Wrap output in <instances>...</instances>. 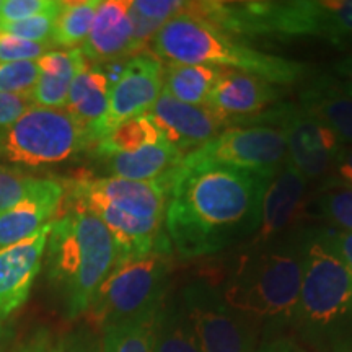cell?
<instances>
[{"label": "cell", "instance_id": "cell-1", "mask_svg": "<svg viewBox=\"0 0 352 352\" xmlns=\"http://www.w3.org/2000/svg\"><path fill=\"white\" fill-rule=\"evenodd\" d=\"M270 182L250 171L179 165L165 214L173 252L183 259L210 256L256 235Z\"/></svg>", "mask_w": 352, "mask_h": 352}, {"label": "cell", "instance_id": "cell-2", "mask_svg": "<svg viewBox=\"0 0 352 352\" xmlns=\"http://www.w3.org/2000/svg\"><path fill=\"white\" fill-rule=\"evenodd\" d=\"M308 232L287 233L250 245L220 287L228 305L253 318L264 331L289 327L300 296Z\"/></svg>", "mask_w": 352, "mask_h": 352}, {"label": "cell", "instance_id": "cell-3", "mask_svg": "<svg viewBox=\"0 0 352 352\" xmlns=\"http://www.w3.org/2000/svg\"><path fill=\"white\" fill-rule=\"evenodd\" d=\"M175 173L176 170L152 182L114 176L78 178L70 184L69 202L88 209L107 226L120 250V261L152 252H173L165 214Z\"/></svg>", "mask_w": 352, "mask_h": 352}, {"label": "cell", "instance_id": "cell-4", "mask_svg": "<svg viewBox=\"0 0 352 352\" xmlns=\"http://www.w3.org/2000/svg\"><path fill=\"white\" fill-rule=\"evenodd\" d=\"M182 13L235 38H320L334 47L352 38V0H201L184 3Z\"/></svg>", "mask_w": 352, "mask_h": 352}, {"label": "cell", "instance_id": "cell-5", "mask_svg": "<svg viewBox=\"0 0 352 352\" xmlns=\"http://www.w3.org/2000/svg\"><path fill=\"white\" fill-rule=\"evenodd\" d=\"M47 279L70 320L85 315L95 294L120 261L116 241L101 220L82 206L70 204L52 220L46 252Z\"/></svg>", "mask_w": 352, "mask_h": 352}, {"label": "cell", "instance_id": "cell-6", "mask_svg": "<svg viewBox=\"0 0 352 352\" xmlns=\"http://www.w3.org/2000/svg\"><path fill=\"white\" fill-rule=\"evenodd\" d=\"M151 52L162 63L210 65L252 74L272 85H290L308 76V65L258 51L208 21L179 13L158 30Z\"/></svg>", "mask_w": 352, "mask_h": 352}, {"label": "cell", "instance_id": "cell-7", "mask_svg": "<svg viewBox=\"0 0 352 352\" xmlns=\"http://www.w3.org/2000/svg\"><path fill=\"white\" fill-rule=\"evenodd\" d=\"M290 328L314 352H352V272L308 230L305 270Z\"/></svg>", "mask_w": 352, "mask_h": 352}, {"label": "cell", "instance_id": "cell-8", "mask_svg": "<svg viewBox=\"0 0 352 352\" xmlns=\"http://www.w3.org/2000/svg\"><path fill=\"white\" fill-rule=\"evenodd\" d=\"M173 252L121 259L95 294L87 316L100 329L157 314L170 290Z\"/></svg>", "mask_w": 352, "mask_h": 352}, {"label": "cell", "instance_id": "cell-9", "mask_svg": "<svg viewBox=\"0 0 352 352\" xmlns=\"http://www.w3.org/2000/svg\"><path fill=\"white\" fill-rule=\"evenodd\" d=\"M87 147L85 129L65 109L32 107L0 132V157L16 165L60 164Z\"/></svg>", "mask_w": 352, "mask_h": 352}, {"label": "cell", "instance_id": "cell-10", "mask_svg": "<svg viewBox=\"0 0 352 352\" xmlns=\"http://www.w3.org/2000/svg\"><path fill=\"white\" fill-rule=\"evenodd\" d=\"M176 300L195 331L202 352H256L261 324L228 305L222 290L209 279L188 283Z\"/></svg>", "mask_w": 352, "mask_h": 352}, {"label": "cell", "instance_id": "cell-11", "mask_svg": "<svg viewBox=\"0 0 352 352\" xmlns=\"http://www.w3.org/2000/svg\"><path fill=\"white\" fill-rule=\"evenodd\" d=\"M287 162L284 132L266 124L227 127L183 158V166H222L272 178Z\"/></svg>", "mask_w": 352, "mask_h": 352}, {"label": "cell", "instance_id": "cell-12", "mask_svg": "<svg viewBox=\"0 0 352 352\" xmlns=\"http://www.w3.org/2000/svg\"><path fill=\"white\" fill-rule=\"evenodd\" d=\"M246 124H266L284 132L287 162L305 182L323 178L336 165L342 144L327 126L303 113L298 104L277 103Z\"/></svg>", "mask_w": 352, "mask_h": 352}, {"label": "cell", "instance_id": "cell-13", "mask_svg": "<svg viewBox=\"0 0 352 352\" xmlns=\"http://www.w3.org/2000/svg\"><path fill=\"white\" fill-rule=\"evenodd\" d=\"M164 90V63L151 51L127 59L120 78L109 90L108 111L91 132V144L108 135L127 120L151 111Z\"/></svg>", "mask_w": 352, "mask_h": 352}, {"label": "cell", "instance_id": "cell-14", "mask_svg": "<svg viewBox=\"0 0 352 352\" xmlns=\"http://www.w3.org/2000/svg\"><path fill=\"white\" fill-rule=\"evenodd\" d=\"M52 220L28 239L0 248V321H6L28 300L43 266Z\"/></svg>", "mask_w": 352, "mask_h": 352}, {"label": "cell", "instance_id": "cell-15", "mask_svg": "<svg viewBox=\"0 0 352 352\" xmlns=\"http://www.w3.org/2000/svg\"><path fill=\"white\" fill-rule=\"evenodd\" d=\"M148 114L155 121L162 135L184 155L209 142L227 127H232L227 118L208 107L182 103L164 91Z\"/></svg>", "mask_w": 352, "mask_h": 352}, {"label": "cell", "instance_id": "cell-16", "mask_svg": "<svg viewBox=\"0 0 352 352\" xmlns=\"http://www.w3.org/2000/svg\"><path fill=\"white\" fill-rule=\"evenodd\" d=\"M279 96L276 85L263 78L239 70L220 69L206 107L227 118L233 127L279 103Z\"/></svg>", "mask_w": 352, "mask_h": 352}, {"label": "cell", "instance_id": "cell-17", "mask_svg": "<svg viewBox=\"0 0 352 352\" xmlns=\"http://www.w3.org/2000/svg\"><path fill=\"white\" fill-rule=\"evenodd\" d=\"M129 12L131 0H104L98 3L90 34L80 50L88 63L100 65L138 54Z\"/></svg>", "mask_w": 352, "mask_h": 352}, {"label": "cell", "instance_id": "cell-18", "mask_svg": "<svg viewBox=\"0 0 352 352\" xmlns=\"http://www.w3.org/2000/svg\"><path fill=\"white\" fill-rule=\"evenodd\" d=\"M307 182L289 162L267 183L261 204V222L252 245L266 243L284 235L300 212Z\"/></svg>", "mask_w": 352, "mask_h": 352}, {"label": "cell", "instance_id": "cell-19", "mask_svg": "<svg viewBox=\"0 0 352 352\" xmlns=\"http://www.w3.org/2000/svg\"><path fill=\"white\" fill-rule=\"evenodd\" d=\"M298 108L331 129L341 144H352V96L331 72L308 78L298 94Z\"/></svg>", "mask_w": 352, "mask_h": 352}, {"label": "cell", "instance_id": "cell-20", "mask_svg": "<svg viewBox=\"0 0 352 352\" xmlns=\"http://www.w3.org/2000/svg\"><path fill=\"white\" fill-rule=\"evenodd\" d=\"M88 63L80 50L50 51L36 60L39 76L28 94L33 107L64 109L74 78Z\"/></svg>", "mask_w": 352, "mask_h": 352}, {"label": "cell", "instance_id": "cell-21", "mask_svg": "<svg viewBox=\"0 0 352 352\" xmlns=\"http://www.w3.org/2000/svg\"><path fill=\"white\" fill-rule=\"evenodd\" d=\"M111 82L101 65L87 63L70 85L65 111L87 132L91 145V132L108 111Z\"/></svg>", "mask_w": 352, "mask_h": 352}, {"label": "cell", "instance_id": "cell-22", "mask_svg": "<svg viewBox=\"0 0 352 352\" xmlns=\"http://www.w3.org/2000/svg\"><path fill=\"white\" fill-rule=\"evenodd\" d=\"M186 157L175 145L164 139L157 144L145 145L135 152L116 153L103 158L109 175L114 178L131 182H152L162 176L173 173Z\"/></svg>", "mask_w": 352, "mask_h": 352}, {"label": "cell", "instance_id": "cell-23", "mask_svg": "<svg viewBox=\"0 0 352 352\" xmlns=\"http://www.w3.org/2000/svg\"><path fill=\"white\" fill-rule=\"evenodd\" d=\"M65 192H57L20 202L15 208L0 212V248L28 239L51 222L52 215L64 199Z\"/></svg>", "mask_w": 352, "mask_h": 352}, {"label": "cell", "instance_id": "cell-24", "mask_svg": "<svg viewBox=\"0 0 352 352\" xmlns=\"http://www.w3.org/2000/svg\"><path fill=\"white\" fill-rule=\"evenodd\" d=\"M220 69L168 63L164 65V94L192 107H206Z\"/></svg>", "mask_w": 352, "mask_h": 352}, {"label": "cell", "instance_id": "cell-25", "mask_svg": "<svg viewBox=\"0 0 352 352\" xmlns=\"http://www.w3.org/2000/svg\"><path fill=\"white\" fill-rule=\"evenodd\" d=\"M153 352H202L176 296H166L157 316Z\"/></svg>", "mask_w": 352, "mask_h": 352}, {"label": "cell", "instance_id": "cell-26", "mask_svg": "<svg viewBox=\"0 0 352 352\" xmlns=\"http://www.w3.org/2000/svg\"><path fill=\"white\" fill-rule=\"evenodd\" d=\"M164 139L155 121L147 113L114 127L108 135L95 144V153L101 158H108L116 153L135 152L145 145L157 144Z\"/></svg>", "mask_w": 352, "mask_h": 352}, {"label": "cell", "instance_id": "cell-27", "mask_svg": "<svg viewBox=\"0 0 352 352\" xmlns=\"http://www.w3.org/2000/svg\"><path fill=\"white\" fill-rule=\"evenodd\" d=\"M98 3L100 0L64 2L54 25L51 39L52 46L65 47L67 51L83 46L94 25Z\"/></svg>", "mask_w": 352, "mask_h": 352}, {"label": "cell", "instance_id": "cell-28", "mask_svg": "<svg viewBox=\"0 0 352 352\" xmlns=\"http://www.w3.org/2000/svg\"><path fill=\"white\" fill-rule=\"evenodd\" d=\"M65 192V184L50 178H36L0 165V212L20 202Z\"/></svg>", "mask_w": 352, "mask_h": 352}, {"label": "cell", "instance_id": "cell-29", "mask_svg": "<svg viewBox=\"0 0 352 352\" xmlns=\"http://www.w3.org/2000/svg\"><path fill=\"white\" fill-rule=\"evenodd\" d=\"M158 311L140 320L103 329L101 352H153Z\"/></svg>", "mask_w": 352, "mask_h": 352}, {"label": "cell", "instance_id": "cell-30", "mask_svg": "<svg viewBox=\"0 0 352 352\" xmlns=\"http://www.w3.org/2000/svg\"><path fill=\"white\" fill-rule=\"evenodd\" d=\"M316 209L333 230L352 232V186L328 183L316 199Z\"/></svg>", "mask_w": 352, "mask_h": 352}, {"label": "cell", "instance_id": "cell-31", "mask_svg": "<svg viewBox=\"0 0 352 352\" xmlns=\"http://www.w3.org/2000/svg\"><path fill=\"white\" fill-rule=\"evenodd\" d=\"M63 3L64 2H54L52 0L51 7L38 13V15L20 21H12V23H0V33L26 39V41L51 44L52 46V33H54V25L60 8H63Z\"/></svg>", "mask_w": 352, "mask_h": 352}, {"label": "cell", "instance_id": "cell-32", "mask_svg": "<svg viewBox=\"0 0 352 352\" xmlns=\"http://www.w3.org/2000/svg\"><path fill=\"white\" fill-rule=\"evenodd\" d=\"M39 70L36 60L0 63V91L28 95L36 85Z\"/></svg>", "mask_w": 352, "mask_h": 352}, {"label": "cell", "instance_id": "cell-33", "mask_svg": "<svg viewBox=\"0 0 352 352\" xmlns=\"http://www.w3.org/2000/svg\"><path fill=\"white\" fill-rule=\"evenodd\" d=\"M51 44L33 43L10 34L0 33V63H21V60H38L50 52Z\"/></svg>", "mask_w": 352, "mask_h": 352}, {"label": "cell", "instance_id": "cell-34", "mask_svg": "<svg viewBox=\"0 0 352 352\" xmlns=\"http://www.w3.org/2000/svg\"><path fill=\"white\" fill-rule=\"evenodd\" d=\"M183 7L184 2L182 0H134L131 2L132 12L158 28H162L173 16L179 15Z\"/></svg>", "mask_w": 352, "mask_h": 352}, {"label": "cell", "instance_id": "cell-35", "mask_svg": "<svg viewBox=\"0 0 352 352\" xmlns=\"http://www.w3.org/2000/svg\"><path fill=\"white\" fill-rule=\"evenodd\" d=\"M315 235L321 245L352 272V232L321 228V230H315Z\"/></svg>", "mask_w": 352, "mask_h": 352}, {"label": "cell", "instance_id": "cell-36", "mask_svg": "<svg viewBox=\"0 0 352 352\" xmlns=\"http://www.w3.org/2000/svg\"><path fill=\"white\" fill-rule=\"evenodd\" d=\"M52 0H2L0 23H12L38 15L50 8Z\"/></svg>", "mask_w": 352, "mask_h": 352}, {"label": "cell", "instance_id": "cell-37", "mask_svg": "<svg viewBox=\"0 0 352 352\" xmlns=\"http://www.w3.org/2000/svg\"><path fill=\"white\" fill-rule=\"evenodd\" d=\"M15 352H65V338L47 328H39Z\"/></svg>", "mask_w": 352, "mask_h": 352}, {"label": "cell", "instance_id": "cell-38", "mask_svg": "<svg viewBox=\"0 0 352 352\" xmlns=\"http://www.w3.org/2000/svg\"><path fill=\"white\" fill-rule=\"evenodd\" d=\"M33 107L28 95L2 94L0 91V132L6 131L15 122L21 114Z\"/></svg>", "mask_w": 352, "mask_h": 352}, {"label": "cell", "instance_id": "cell-39", "mask_svg": "<svg viewBox=\"0 0 352 352\" xmlns=\"http://www.w3.org/2000/svg\"><path fill=\"white\" fill-rule=\"evenodd\" d=\"M65 352H101V340L94 331H80L65 340Z\"/></svg>", "mask_w": 352, "mask_h": 352}, {"label": "cell", "instance_id": "cell-40", "mask_svg": "<svg viewBox=\"0 0 352 352\" xmlns=\"http://www.w3.org/2000/svg\"><path fill=\"white\" fill-rule=\"evenodd\" d=\"M256 352H310L307 347H302L294 338L274 336L263 344H259Z\"/></svg>", "mask_w": 352, "mask_h": 352}, {"label": "cell", "instance_id": "cell-41", "mask_svg": "<svg viewBox=\"0 0 352 352\" xmlns=\"http://www.w3.org/2000/svg\"><path fill=\"white\" fill-rule=\"evenodd\" d=\"M331 74L340 82L342 90L352 96V54H347L333 64Z\"/></svg>", "mask_w": 352, "mask_h": 352}, {"label": "cell", "instance_id": "cell-42", "mask_svg": "<svg viewBox=\"0 0 352 352\" xmlns=\"http://www.w3.org/2000/svg\"><path fill=\"white\" fill-rule=\"evenodd\" d=\"M338 175L342 182L347 183V186H352V147H344L342 145L340 157L336 160Z\"/></svg>", "mask_w": 352, "mask_h": 352}, {"label": "cell", "instance_id": "cell-43", "mask_svg": "<svg viewBox=\"0 0 352 352\" xmlns=\"http://www.w3.org/2000/svg\"><path fill=\"white\" fill-rule=\"evenodd\" d=\"M336 50H341V51H347L349 54H352V38L346 39V41H342L340 46L336 47Z\"/></svg>", "mask_w": 352, "mask_h": 352}, {"label": "cell", "instance_id": "cell-44", "mask_svg": "<svg viewBox=\"0 0 352 352\" xmlns=\"http://www.w3.org/2000/svg\"><path fill=\"white\" fill-rule=\"evenodd\" d=\"M0 7H2V0H0Z\"/></svg>", "mask_w": 352, "mask_h": 352}]
</instances>
